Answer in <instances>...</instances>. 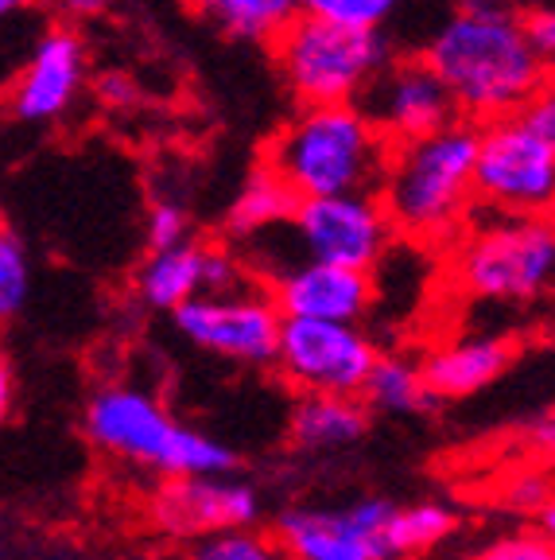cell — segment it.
<instances>
[{"label": "cell", "mask_w": 555, "mask_h": 560, "mask_svg": "<svg viewBox=\"0 0 555 560\" xmlns=\"http://www.w3.org/2000/svg\"><path fill=\"white\" fill-rule=\"evenodd\" d=\"M427 62L447 82L459 117L477 125L512 117L547 79V62L532 47L524 20L482 4L459 9L432 35Z\"/></svg>", "instance_id": "6da1fadb"}, {"label": "cell", "mask_w": 555, "mask_h": 560, "mask_svg": "<svg viewBox=\"0 0 555 560\" xmlns=\"http://www.w3.org/2000/svg\"><path fill=\"white\" fill-rule=\"evenodd\" d=\"M477 149L482 125L467 117L392 144L377 195L389 207L400 237L420 245H451L462 234L477 202Z\"/></svg>", "instance_id": "7a4b0ae2"}, {"label": "cell", "mask_w": 555, "mask_h": 560, "mask_svg": "<svg viewBox=\"0 0 555 560\" xmlns=\"http://www.w3.org/2000/svg\"><path fill=\"white\" fill-rule=\"evenodd\" d=\"M392 140L354 102L299 105L272 137L264 164L276 167L304 199L381 191Z\"/></svg>", "instance_id": "3957f363"}, {"label": "cell", "mask_w": 555, "mask_h": 560, "mask_svg": "<svg viewBox=\"0 0 555 560\" xmlns=\"http://www.w3.org/2000/svg\"><path fill=\"white\" fill-rule=\"evenodd\" d=\"M86 436L105 455H117L132 467H147L164 479L237 471L234 447L175 420L156 397L129 385H105L90 397Z\"/></svg>", "instance_id": "277c9868"}, {"label": "cell", "mask_w": 555, "mask_h": 560, "mask_svg": "<svg viewBox=\"0 0 555 560\" xmlns=\"http://www.w3.org/2000/svg\"><path fill=\"white\" fill-rule=\"evenodd\" d=\"M451 277L459 292L486 304L532 307L555 296V214H497L470 219L454 242Z\"/></svg>", "instance_id": "5b68a950"}, {"label": "cell", "mask_w": 555, "mask_h": 560, "mask_svg": "<svg viewBox=\"0 0 555 560\" xmlns=\"http://www.w3.org/2000/svg\"><path fill=\"white\" fill-rule=\"evenodd\" d=\"M272 59L299 105H334L357 102L392 55L381 27H346L299 12L272 44Z\"/></svg>", "instance_id": "8992f818"}, {"label": "cell", "mask_w": 555, "mask_h": 560, "mask_svg": "<svg viewBox=\"0 0 555 560\" xmlns=\"http://www.w3.org/2000/svg\"><path fill=\"white\" fill-rule=\"evenodd\" d=\"M477 202L497 214H555V149L521 117L482 125L477 149Z\"/></svg>", "instance_id": "52a82bcc"}, {"label": "cell", "mask_w": 555, "mask_h": 560, "mask_svg": "<svg viewBox=\"0 0 555 560\" xmlns=\"http://www.w3.org/2000/svg\"><path fill=\"white\" fill-rule=\"evenodd\" d=\"M287 237L299 261H330L374 272L397 237V222L377 191L319 195L299 202L295 219L287 222Z\"/></svg>", "instance_id": "ba28073f"}, {"label": "cell", "mask_w": 555, "mask_h": 560, "mask_svg": "<svg viewBox=\"0 0 555 560\" xmlns=\"http://www.w3.org/2000/svg\"><path fill=\"white\" fill-rule=\"evenodd\" d=\"M172 324L191 347L237 366H276L284 312L261 289L202 292L172 312Z\"/></svg>", "instance_id": "9c48e42d"}, {"label": "cell", "mask_w": 555, "mask_h": 560, "mask_svg": "<svg viewBox=\"0 0 555 560\" xmlns=\"http://www.w3.org/2000/svg\"><path fill=\"white\" fill-rule=\"evenodd\" d=\"M381 350L357 324L284 315L276 370L299 394L362 397Z\"/></svg>", "instance_id": "30bf717a"}, {"label": "cell", "mask_w": 555, "mask_h": 560, "mask_svg": "<svg viewBox=\"0 0 555 560\" xmlns=\"http://www.w3.org/2000/svg\"><path fill=\"white\" fill-rule=\"evenodd\" d=\"M400 502L357 499L346 510L295 506L276 517V537L295 560H392L389 522Z\"/></svg>", "instance_id": "8fae6325"}, {"label": "cell", "mask_w": 555, "mask_h": 560, "mask_svg": "<svg viewBox=\"0 0 555 560\" xmlns=\"http://www.w3.org/2000/svg\"><path fill=\"white\" fill-rule=\"evenodd\" d=\"M357 102L392 144L459 121V105L447 82L439 79V70L427 62V55L424 59H389V67L365 86Z\"/></svg>", "instance_id": "7c38bea8"}, {"label": "cell", "mask_w": 555, "mask_h": 560, "mask_svg": "<svg viewBox=\"0 0 555 560\" xmlns=\"http://www.w3.org/2000/svg\"><path fill=\"white\" fill-rule=\"evenodd\" d=\"M261 517V494L226 475H182L164 479L152 499V522L167 537H214L245 529Z\"/></svg>", "instance_id": "4fadbf2b"}, {"label": "cell", "mask_w": 555, "mask_h": 560, "mask_svg": "<svg viewBox=\"0 0 555 560\" xmlns=\"http://www.w3.org/2000/svg\"><path fill=\"white\" fill-rule=\"evenodd\" d=\"M86 82V47L79 32L51 27L35 39L9 86V114L20 125H55L70 114Z\"/></svg>", "instance_id": "5bb4252c"}, {"label": "cell", "mask_w": 555, "mask_h": 560, "mask_svg": "<svg viewBox=\"0 0 555 560\" xmlns=\"http://www.w3.org/2000/svg\"><path fill=\"white\" fill-rule=\"evenodd\" d=\"M272 296L284 315L362 324L374 307V272L330 261H299L272 277Z\"/></svg>", "instance_id": "9a60e30c"}, {"label": "cell", "mask_w": 555, "mask_h": 560, "mask_svg": "<svg viewBox=\"0 0 555 560\" xmlns=\"http://www.w3.org/2000/svg\"><path fill=\"white\" fill-rule=\"evenodd\" d=\"M512 354L517 347L501 335H462V339L432 347L420 359V366H424L427 389L439 401H462V397L489 389L512 366Z\"/></svg>", "instance_id": "2e32d148"}, {"label": "cell", "mask_w": 555, "mask_h": 560, "mask_svg": "<svg viewBox=\"0 0 555 560\" xmlns=\"http://www.w3.org/2000/svg\"><path fill=\"white\" fill-rule=\"evenodd\" d=\"M369 432V405L346 394H304L287 417V444L304 455H334Z\"/></svg>", "instance_id": "e0dca14e"}, {"label": "cell", "mask_w": 555, "mask_h": 560, "mask_svg": "<svg viewBox=\"0 0 555 560\" xmlns=\"http://www.w3.org/2000/svg\"><path fill=\"white\" fill-rule=\"evenodd\" d=\"M299 202H304V195L295 191L276 167L261 164L241 184L237 199L229 202L222 234L241 249V245H249V242H257V237L272 234V230L287 226V222L295 219Z\"/></svg>", "instance_id": "ac0fdd59"}, {"label": "cell", "mask_w": 555, "mask_h": 560, "mask_svg": "<svg viewBox=\"0 0 555 560\" xmlns=\"http://www.w3.org/2000/svg\"><path fill=\"white\" fill-rule=\"evenodd\" d=\"M202 292H210L206 245L182 242L172 249H147L137 269V296L156 312H175Z\"/></svg>", "instance_id": "d6986e66"}, {"label": "cell", "mask_w": 555, "mask_h": 560, "mask_svg": "<svg viewBox=\"0 0 555 560\" xmlns=\"http://www.w3.org/2000/svg\"><path fill=\"white\" fill-rule=\"evenodd\" d=\"M194 16L241 44H276L299 16V0H187Z\"/></svg>", "instance_id": "ffe728a7"}, {"label": "cell", "mask_w": 555, "mask_h": 560, "mask_svg": "<svg viewBox=\"0 0 555 560\" xmlns=\"http://www.w3.org/2000/svg\"><path fill=\"white\" fill-rule=\"evenodd\" d=\"M362 397L374 412H389V417H420V412L439 405V397L427 389L424 366L412 359H400V354L377 359Z\"/></svg>", "instance_id": "44dd1931"}, {"label": "cell", "mask_w": 555, "mask_h": 560, "mask_svg": "<svg viewBox=\"0 0 555 560\" xmlns=\"http://www.w3.org/2000/svg\"><path fill=\"white\" fill-rule=\"evenodd\" d=\"M454 534V514L442 502H409L397 506L389 522V552L392 560H412L439 549Z\"/></svg>", "instance_id": "7402d4cb"}, {"label": "cell", "mask_w": 555, "mask_h": 560, "mask_svg": "<svg viewBox=\"0 0 555 560\" xmlns=\"http://www.w3.org/2000/svg\"><path fill=\"white\" fill-rule=\"evenodd\" d=\"M32 296V257L16 230L4 222L0 230V315L16 319Z\"/></svg>", "instance_id": "603a6c76"}, {"label": "cell", "mask_w": 555, "mask_h": 560, "mask_svg": "<svg viewBox=\"0 0 555 560\" xmlns=\"http://www.w3.org/2000/svg\"><path fill=\"white\" fill-rule=\"evenodd\" d=\"M194 560H295L284 549L280 537L257 534L252 525L245 529H226V534H214L199 545V557Z\"/></svg>", "instance_id": "cb8c5ba5"}, {"label": "cell", "mask_w": 555, "mask_h": 560, "mask_svg": "<svg viewBox=\"0 0 555 560\" xmlns=\"http://www.w3.org/2000/svg\"><path fill=\"white\" fill-rule=\"evenodd\" d=\"M397 4L400 0H299V12L346 27H381L397 12Z\"/></svg>", "instance_id": "d4e9b609"}, {"label": "cell", "mask_w": 555, "mask_h": 560, "mask_svg": "<svg viewBox=\"0 0 555 560\" xmlns=\"http://www.w3.org/2000/svg\"><path fill=\"white\" fill-rule=\"evenodd\" d=\"M474 560H555V537L544 529H521V534H505L477 549Z\"/></svg>", "instance_id": "484cf974"}, {"label": "cell", "mask_w": 555, "mask_h": 560, "mask_svg": "<svg viewBox=\"0 0 555 560\" xmlns=\"http://www.w3.org/2000/svg\"><path fill=\"white\" fill-rule=\"evenodd\" d=\"M191 222H187V210L179 202H152L147 207V226H144V242L147 249H172V245L191 242Z\"/></svg>", "instance_id": "4316f807"}, {"label": "cell", "mask_w": 555, "mask_h": 560, "mask_svg": "<svg viewBox=\"0 0 555 560\" xmlns=\"http://www.w3.org/2000/svg\"><path fill=\"white\" fill-rule=\"evenodd\" d=\"M517 117H521L524 125H529L536 137H544L547 144L555 149V79H544L536 90H532L529 102L517 109Z\"/></svg>", "instance_id": "83f0119b"}, {"label": "cell", "mask_w": 555, "mask_h": 560, "mask_svg": "<svg viewBox=\"0 0 555 560\" xmlns=\"http://www.w3.org/2000/svg\"><path fill=\"white\" fill-rule=\"evenodd\" d=\"M555 499V487L552 479H547L544 471H532V475H517L512 479V487L505 490V502H509V510H544L547 502Z\"/></svg>", "instance_id": "f1b7e54d"}, {"label": "cell", "mask_w": 555, "mask_h": 560, "mask_svg": "<svg viewBox=\"0 0 555 560\" xmlns=\"http://www.w3.org/2000/svg\"><path fill=\"white\" fill-rule=\"evenodd\" d=\"M524 32H529L532 47H536L540 59L552 67L555 62V4H532L529 12H521Z\"/></svg>", "instance_id": "f546056e"}, {"label": "cell", "mask_w": 555, "mask_h": 560, "mask_svg": "<svg viewBox=\"0 0 555 560\" xmlns=\"http://www.w3.org/2000/svg\"><path fill=\"white\" fill-rule=\"evenodd\" d=\"M524 444L536 455H544V459H555V412H544V417L524 432Z\"/></svg>", "instance_id": "4dcf8cb0"}, {"label": "cell", "mask_w": 555, "mask_h": 560, "mask_svg": "<svg viewBox=\"0 0 555 560\" xmlns=\"http://www.w3.org/2000/svg\"><path fill=\"white\" fill-rule=\"evenodd\" d=\"M97 94H102L105 105H129L132 97H137V90H132V82L125 79V74H105V79L97 82Z\"/></svg>", "instance_id": "1f68e13d"}, {"label": "cell", "mask_w": 555, "mask_h": 560, "mask_svg": "<svg viewBox=\"0 0 555 560\" xmlns=\"http://www.w3.org/2000/svg\"><path fill=\"white\" fill-rule=\"evenodd\" d=\"M59 4L62 16L70 20H90V16H102V12H109L117 4V0H55Z\"/></svg>", "instance_id": "d6a6232c"}, {"label": "cell", "mask_w": 555, "mask_h": 560, "mask_svg": "<svg viewBox=\"0 0 555 560\" xmlns=\"http://www.w3.org/2000/svg\"><path fill=\"white\" fill-rule=\"evenodd\" d=\"M0 405H4V412H12V370H9V362H4V370H0Z\"/></svg>", "instance_id": "836d02e7"}, {"label": "cell", "mask_w": 555, "mask_h": 560, "mask_svg": "<svg viewBox=\"0 0 555 560\" xmlns=\"http://www.w3.org/2000/svg\"><path fill=\"white\" fill-rule=\"evenodd\" d=\"M467 4H482V9H505V12H517L532 0H467Z\"/></svg>", "instance_id": "e575fe53"}, {"label": "cell", "mask_w": 555, "mask_h": 560, "mask_svg": "<svg viewBox=\"0 0 555 560\" xmlns=\"http://www.w3.org/2000/svg\"><path fill=\"white\" fill-rule=\"evenodd\" d=\"M540 529H544V534H552V537H555V499L547 502L544 510H540Z\"/></svg>", "instance_id": "d590c367"}, {"label": "cell", "mask_w": 555, "mask_h": 560, "mask_svg": "<svg viewBox=\"0 0 555 560\" xmlns=\"http://www.w3.org/2000/svg\"><path fill=\"white\" fill-rule=\"evenodd\" d=\"M35 0H0V12H4V16H16L20 9H32Z\"/></svg>", "instance_id": "8d00e7d4"}, {"label": "cell", "mask_w": 555, "mask_h": 560, "mask_svg": "<svg viewBox=\"0 0 555 560\" xmlns=\"http://www.w3.org/2000/svg\"><path fill=\"white\" fill-rule=\"evenodd\" d=\"M147 560H187V557H179V552H164V557H147Z\"/></svg>", "instance_id": "74e56055"}]
</instances>
